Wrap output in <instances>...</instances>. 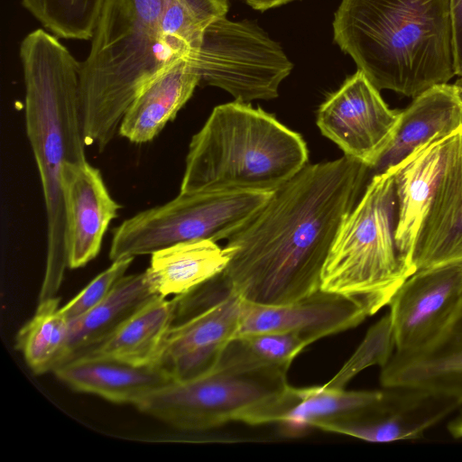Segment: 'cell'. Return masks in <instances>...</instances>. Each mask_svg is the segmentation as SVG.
Here are the masks:
<instances>
[{"mask_svg":"<svg viewBox=\"0 0 462 462\" xmlns=\"http://www.w3.org/2000/svg\"><path fill=\"white\" fill-rule=\"evenodd\" d=\"M145 271L155 295H183L219 275L228 263L226 250L209 239L185 241L153 252Z\"/></svg>","mask_w":462,"mask_h":462,"instance_id":"cell-23","label":"cell"},{"mask_svg":"<svg viewBox=\"0 0 462 462\" xmlns=\"http://www.w3.org/2000/svg\"><path fill=\"white\" fill-rule=\"evenodd\" d=\"M287 374H238L218 368L171 381L140 401L142 412L182 430H206L240 421L259 403L283 389Z\"/></svg>","mask_w":462,"mask_h":462,"instance_id":"cell-9","label":"cell"},{"mask_svg":"<svg viewBox=\"0 0 462 462\" xmlns=\"http://www.w3.org/2000/svg\"><path fill=\"white\" fill-rule=\"evenodd\" d=\"M188 60L199 84L220 88L243 103L277 97L293 68L281 46L256 24L226 15L207 27Z\"/></svg>","mask_w":462,"mask_h":462,"instance_id":"cell-8","label":"cell"},{"mask_svg":"<svg viewBox=\"0 0 462 462\" xmlns=\"http://www.w3.org/2000/svg\"><path fill=\"white\" fill-rule=\"evenodd\" d=\"M461 405L455 398L421 389L384 388L374 404L356 418L334 424L326 431L370 442L418 439Z\"/></svg>","mask_w":462,"mask_h":462,"instance_id":"cell-14","label":"cell"},{"mask_svg":"<svg viewBox=\"0 0 462 462\" xmlns=\"http://www.w3.org/2000/svg\"><path fill=\"white\" fill-rule=\"evenodd\" d=\"M69 331L57 296L39 300L32 319L18 331L15 346L37 374L54 371L62 361Z\"/></svg>","mask_w":462,"mask_h":462,"instance_id":"cell-27","label":"cell"},{"mask_svg":"<svg viewBox=\"0 0 462 462\" xmlns=\"http://www.w3.org/2000/svg\"><path fill=\"white\" fill-rule=\"evenodd\" d=\"M175 310V298L167 300L155 295L83 356L108 357L134 365H154L173 325Z\"/></svg>","mask_w":462,"mask_h":462,"instance_id":"cell-24","label":"cell"},{"mask_svg":"<svg viewBox=\"0 0 462 462\" xmlns=\"http://www.w3.org/2000/svg\"><path fill=\"white\" fill-rule=\"evenodd\" d=\"M380 383L383 388H417L462 402V300L432 341L413 352H393L381 367Z\"/></svg>","mask_w":462,"mask_h":462,"instance_id":"cell-16","label":"cell"},{"mask_svg":"<svg viewBox=\"0 0 462 462\" xmlns=\"http://www.w3.org/2000/svg\"><path fill=\"white\" fill-rule=\"evenodd\" d=\"M68 268L78 269L95 259L118 204L102 174L88 161L66 163L62 171Z\"/></svg>","mask_w":462,"mask_h":462,"instance_id":"cell-15","label":"cell"},{"mask_svg":"<svg viewBox=\"0 0 462 462\" xmlns=\"http://www.w3.org/2000/svg\"><path fill=\"white\" fill-rule=\"evenodd\" d=\"M53 373L74 391L134 406L151 393L173 381L156 365H134L94 356H79L58 366Z\"/></svg>","mask_w":462,"mask_h":462,"instance_id":"cell-20","label":"cell"},{"mask_svg":"<svg viewBox=\"0 0 462 462\" xmlns=\"http://www.w3.org/2000/svg\"><path fill=\"white\" fill-rule=\"evenodd\" d=\"M371 177L368 165L345 154L307 164L227 239L222 280L260 304L291 303L319 291L339 227Z\"/></svg>","mask_w":462,"mask_h":462,"instance_id":"cell-1","label":"cell"},{"mask_svg":"<svg viewBox=\"0 0 462 462\" xmlns=\"http://www.w3.org/2000/svg\"><path fill=\"white\" fill-rule=\"evenodd\" d=\"M393 169L374 175L341 224L321 273L320 289L357 300L368 316L389 305L414 273L395 239Z\"/></svg>","mask_w":462,"mask_h":462,"instance_id":"cell-6","label":"cell"},{"mask_svg":"<svg viewBox=\"0 0 462 462\" xmlns=\"http://www.w3.org/2000/svg\"><path fill=\"white\" fill-rule=\"evenodd\" d=\"M383 391H346L327 385L296 388L289 383L270 402L268 423L279 422L300 430L350 420L378 402Z\"/></svg>","mask_w":462,"mask_h":462,"instance_id":"cell-22","label":"cell"},{"mask_svg":"<svg viewBox=\"0 0 462 462\" xmlns=\"http://www.w3.org/2000/svg\"><path fill=\"white\" fill-rule=\"evenodd\" d=\"M462 129V88L457 84H439L412 98L401 111L395 134L371 168L372 177L401 163L416 149L433 138ZM371 177V178H372Z\"/></svg>","mask_w":462,"mask_h":462,"instance_id":"cell-19","label":"cell"},{"mask_svg":"<svg viewBox=\"0 0 462 462\" xmlns=\"http://www.w3.org/2000/svg\"><path fill=\"white\" fill-rule=\"evenodd\" d=\"M174 298L173 325L156 365L177 381L201 375L217 366L226 346L237 335L242 298L220 275Z\"/></svg>","mask_w":462,"mask_h":462,"instance_id":"cell-10","label":"cell"},{"mask_svg":"<svg viewBox=\"0 0 462 462\" xmlns=\"http://www.w3.org/2000/svg\"><path fill=\"white\" fill-rule=\"evenodd\" d=\"M167 2L104 1L89 53L80 62L79 98L87 145L102 152L143 88L176 60L169 58L160 41Z\"/></svg>","mask_w":462,"mask_h":462,"instance_id":"cell-4","label":"cell"},{"mask_svg":"<svg viewBox=\"0 0 462 462\" xmlns=\"http://www.w3.org/2000/svg\"><path fill=\"white\" fill-rule=\"evenodd\" d=\"M367 317L357 300L321 289L286 304H260L242 299L236 337L286 333L297 334L313 343L356 328Z\"/></svg>","mask_w":462,"mask_h":462,"instance_id":"cell-13","label":"cell"},{"mask_svg":"<svg viewBox=\"0 0 462 462\" xmlns=\"http://www.w3.org/2000/svg\"><path fill=\"white\" fill-rule=\"evenodd\" d=\"M200 83L186 58L169 63L139 92L125 111L118 134L134 143L152 141L173 120Z\"/></svg>","mask_w":462,"mask_h":462,"instance_id":"cell-21","label":"cell"},{"mask_svg":"<svg viewBox=\"0 0 462 462\" xmlns=\"http://www.w3.org/2000/svg\"><path fill=\"white\" fill-rule=\"evenodd\" d=\"M153 296L155 294L151 290L145 272L124 275L102 301L69 322V337L60 365L85 355L100 344Z\"/></svg>","mask_w":462,"mask_h":462,"instance_id":"cell-25","label":"cell"},{"mask_svg":"<svg viewBox=\"0 0 462 462\" xmlns=\"http://www.w3.org/2000/svg\"><path fill=\"white\" fill-rule=\"evenodd\" d=\"M456 76L462 78V0H448Z\"/></svg>","mask_w":462,"mask_h":462,"instance_id":"cell-32","label":"cell"},{"mask_svg":"<svg viewBox=\"0 0 462 462\" xmlns=\"http://www.w3.org/2000/svg\"><path fill=\"white\" fill-rule=\"evenodd\" d=\"M134 258H122L113 261L112 264L96 276L60 310L69 322H71L102 301L125 275Z\"/></svg>","mask_w":462,"mask_h":462,"instance_id":"cell-31","label":"cell"},{"mask_svg":"<svg viewBox=\"0 0 462 462\" xmlns=\"http://www.w3.org/2000/svg\"><path fill=\"white\" fill-rule=\"evenodd\" d=\"M459 132L431 139L392 168L397 198L395 239L414 273V244Z\"/></svg>","mask_w":462,"mask_h":462,"instance_id":"cell-17","label":"cell"},{"mask_svg":"<svg viewBox=\"0 0 462 462\" xmlns=\"http://www.w3.org/2000/svg\"><path fill=\"white\" fill-rule=\"evenodd\" d=\"M333 31L378 90L414 98L456 76L448 0H342Z\"/></svg>","mask_w":462,"mask_h":462,"instance_id":"cell-3","label":"cell"},{"mask_svg":"<svg viewBox=\"0 0 462 462\" xmlns=\"http://www.w3.org/2000/svg\"><path fill=\"white\" fill-rule=\"evenodd\" d=\"M273 191L199 192L125 219L113 232L109 258L152 254L171 245L231 237L269 200Z\"/></svg>","mask_w":462,"mask_h":462,"instance_id":"cell-7","label":"cell"},{"mask_svg":"<svg viewBox=\"0 0 462 462\" xmlns=\"http://www.w3.org/2000/svg\"><path fill=\"white\" fill-rule=\"evenodd\" d=\"M308 161L300 134L235 100L215 106L192 136L180 193L274 191Z\"/></svg>","mask_w":462,"mask_h":462,"instance_id":"cell-5","label":"cell"},{"mask_svg":"<svg viewBox=\"0 0 462 462\" xmlns=\"http://www.w3.org/2000/svg\"><path fill=\"white\" fill-rule=\"evenodd\" d=\"M25 128L38 167L47 217V254L40 299L56 296L68 267L62 171L87 161L79 98L80 62L60 39L37 29L20 44Z\"/></svg>","mask_w":462,"mask_h":462,"instance_id":"cell-2","label":"cell"},{"mask_svg":"<svg viewBox=\"0 0 462 462\" xmlns=\"http://www.w3.org/2000/svg\"><path fill=\"white\" fill-rule=\"evenodd\" d=\"M228 0H168L160 26L161 44L172 60L189 59L207 27L228 11Z\"/></svg>","mask_w":462,"mask_h":462,"instance_id":"cell-28","label":"cell"},{"mask_svg":"<svg viewBox=\"0 0 462 462\" xmlns=\"http://www.w3.org/2000/svg\"><path fill=\"white\" fill-rule=\"evenodd\" d=\"M448 429L454 438L462 439V415L450 421Z\"/></svg>","mask_w":462,"mask_h":462,"instance_id":"cell-34","label":"cell"},{"mask_svg":"<svg viewBox=\"0 0 462 462\" xmlns=\"http://www.w3.org/2000/svg\"><path fill=\"white\" fill-rule=\"evenodd\" d=\"M457 84L460 86V88H462V78H460V79L457 81Z\"/></svg>","mask_w":462,"mask_h":462,"instance_id":"cell-35","label":"cell"},{"mask_svg":"<svg viewBox=\"0 0 462 462\" xmlns=\"http://www.w3.org/2000/svg\"><path fill=\"white\" fill-rule=\"evenodd\" d=\"M311 342L297 334L261 333L233 338L215 368L238 374H287L294 358Z\"/></svg>","mask_w":462,"mask_h":462,"instance_id":"cell-26","label":"cell"},{"mask_svg":"<svg viewBox=\"0 0 462 462\" xmlns=\"http://www.w3.org/2000/svg\"><path fill=\"white\" fill-rule=\"evenodd\" d=\"M394 349L391 320L387 313L368 329L352 357L325 385L344 388L347 382L362 370L371 365H385Z\"/></svg>","mask_w":462,"mask_h":462,"instance_id":"cell-30","label":"cell"},{"mask_svg":"<svg viewBox=\"0 0 462 462\" xmlns=\"http://www.w3.org/2000/svg\"><path fill=\"white\" fill-rule=\"evenodd\" d=\"M462 300V262L411 274L388 306L395 353L416 351L448 325Z\"/></svg>","mask_w":462,"mask_h":462,"instance_id":"cell-12","label":"cell"},{"mask_svg":"<svg viewBox=\"0 0 462 462\" xmlns=\"http://www.w3.org/2000/svg\"><path fill=\"white\" fill-rule=\"evenodd\" d=\"M411 261L415 272L462 262V129L418 233Z\"/></svg>","mask_w":462,"mask_h":462,"instance_id":"cell-18","label":"cell"},{"mask_svg":"<svg viewBox=\"0 0 462 462\" xmlns=\"http://www.w3.org/2000/svg\"><path fill=\"white\" fill-rule=\"evenodd\" d=\"M254 9L265 11L270 8L282 5L294 0H244Z\"/></svg>","mask_w":462,"mask_h":462,"instance_id":"cell-33","label":"cell"},{"mask_svg":"<svg viewBox=\"0 0 462 462\" xmlns=\"http://www.w3.org/2000/svg\"><path fill=\"white\" fill-rule=\"evenodd\" d=\"M105 0H22L23 6L59 39L91 40Z\"/></svg>","mask_w":462,"mask_h":462,"instance_id":"cell-29","label":"cell"},{"mask_svg":"<svg viewBox=\"0 0 462 462\" xmlns=\"http://www.w3.org/2000/svg\"><path fill=\"white\" fill-rule=\"evenodd\" d=\"M401 111L391 109L359 69L319 106L317 125L345 155L370 167L393 140Z\"/></svg>","mask_w":462,"mask_h":462,"instance_id":"cell-11","label":"cell"}]
</instances>
